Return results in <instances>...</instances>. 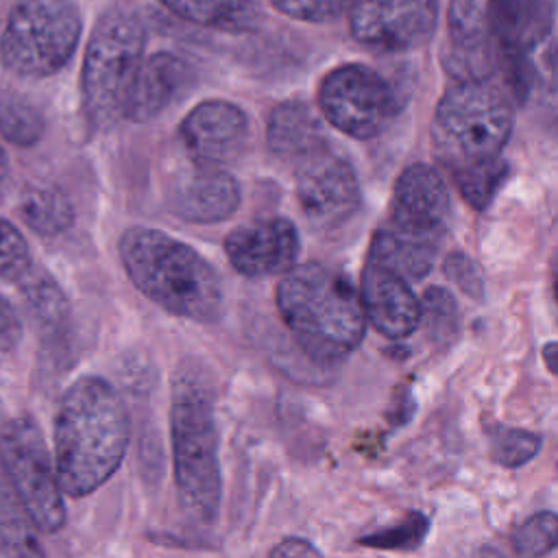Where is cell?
<instances>
[{"mask_svg": "<svg viewBox=\"0 0 558 558\" xmlns=\"http://www.w3.org/2000/svg\"><path fill=\"white\" fill-rule=\"evenodd\" d=\"M131 436L129 410L102 377H78L63 392L54 416V469L61 490L85 497L120 466Z\"/></svg>", "mask_w": 558, "mask_h": 558, "instance_id": "6da1fadb", "label": "cell"}, {"mask_svg": "<svg viewBox=\"0 0 558 558\" xmlns=\"http://www.w3.org/2000/svg\"><path fill=\"white\" fill-rule=\"evenodd\" d=\"M277 310L303 353L320 364L347 357L364 338L360 290L318 262L294 266L281 277Z\"/></svg>", "mask_w": 558, "mask_h": 558, "instance_id": "7a4b0ae2", "label": "cell"}, {"mask_svg": "<svg viewBox=\"0 0 558 558\" xmlns=\"http://www.w3.org/2000/svg\"><path fill=\"white\" fill-rule=\"evenodd\" d=\"M118 248L129 279L161 310L196 323L220 316V279L192 246L159 229L131 227Z\"/></svg>", "mask_w": 558, "mask_h": 558, "instance_id": "3957f363", "label": "cell"}, {"mask_svg": "<svg viewBox=\"0 0 558 558\" xmlns=\"http://www.w3.org/2000/svg\"><path fill=\"white\" fill-rule=\"evenodd\" d=\"M170 442L183 512L196 523H214L222 493L218 429L211 390L198 373L181 368L172 381Z\"/></svg>", "mask_w": 558, "mask_h": 558, "instance_id": "277c9868", "label": "cell"}, {"mask_svg": "<svg viewBox=\"0 0 558 558\" xmlns=\"http://www.w3.org/2000/svg\"><path fill=\"white\" fill-rule=\"evenodd\" d=\"M510 131L512 105L499 85L488 78L456 81L434 111V157L451 177L497 163Z\"/></svg>", "mask_w": 558, "mask_h": 558, "instance_id": "5b68a950", "label": "cell"}, {"mask_svg": "<svg viewBox=\"0 0 558 558\" xmlns=\"http://www.w3.org/2000/svg\"><path fill=\"white\" fill-rule=\"evenodd\" d=\"M146 31L133 9H107L89 37L81 89L87 118L105 126L124 113L133 78L142 65Z\"/></svg>", "mask_w": 558, "mask_h": 558, "instance_id": "8992f818", "label": "cell"}, {"mask_svg": "<svg viewBox=\"0 0 558 558\" xmlns=\"http://www.w3.org/2000/svg\"><path fill=\"white\" fill-rule=\"evenodd\" d=\"M81 11L74 0H20L7 17L0 57L20 76H50L76 50Z\"/></svg>", "mask_w": 558, "mask_h": 558, "instance_id": "52a82bcc", "label": "cell"}, {"mask_svg": "<svg viewBox=\"0 0 558 558\" xmlns=\"http://www.w3.org/2000/svg\"><path fill=\"white\" fill-rule=\"evenodd\" d=\"M0 464L37 530L46 534L59 532L65 523L63 490L41 429L31 416L4 423L0 432Z\"/></svg>", "mask_w": 558, "mask_h": 558, "instance_id": "ba28073f", "label": "cell"}, {"mask_svg": "<svg viewBox=\"0 0 558 558\" xmlns=\"http://www.w3.org/2000/svg\"><path fill=\"white\" fill-rule=\"evenodd\" d=\"M318 107L325 120L355 140L379 135L397 116L399 98L375 70L347 63L320 81Z\"/></svg>", "mask_w": 558, "mask_h": 558, "instance_id": "9c48e42d", "label": "cell"}, {"mask_svg": "<svg viewBox=\"0 0 558 558\" xmlns=\"http://www.w3.org/2000/svg\"><path fill=\"white\" fill-rule=\"evenodd\" d=\"M438 0H355L349 26L355 41L381 52L414 50L429 41Z\"/></svg>", "mask_w": 558, "mask_h": 558, "instance_id": "30bf717a", "label": "cell"}, {"mask_svg": "<svg viewBox=\"0 0 558 558\" xmlns=\"http://www.w3.org/2000/svg\"><path fill=\"white\" fill-rule=\"evenodd\" d=\"M296 198L312 227L333 229L360 205L355 170L344 157L323 146L299 161Z\"/></svg>", "mask_w": 558, "mask_h": 558, "instance_id": "8fae6325", "label": "cell"}, {"mask_svg": "<svg viewBox=\"0 0 558 558\" xmlns=\"http://www.w3.org/2000/svg\"><path fill=\"white\" fill-rule=\"evenodd\" d=\"M449 222V190L442 177L425 163L408 166L392 192L390 229L416 242L438 246Z\"/></svg>", "mask_w": 558, "mask_h": 558, "instance_id": "7c38bea8", "label": "cell"}, {"mask_svg": "<svg viewBox=\"0 0 558 558\" xmlns=\"http://www.w3.org/2000/svg\"><path fill=\"white\" fill-rule=\"evenodd\" d=\"M225 253L244 277L288 272L299 255V231L288 218H259L233 229L225 240Z\"/></svg>", "mask_w": 558, "mask_h": 558, "instance_id": "4fadbf2b", "label": "cell"}, {"mask_svg": "<svg viewBox=\"0 0 558 558\" xmlns=\"http://www.w3.org/2000/svg\"><path fill=\"white\" fill-rule=\"evenodd\" d=\"M179 133L183 148L194 163L220 168L244 150L248 120L233 102L205 100L185 116Z\"/></svg>", "mask_w": 558, "mask_h": 558, "instance_id": "5bb4252c", "label": "cell"}, {"mask_svg": "<svg viewBox=\"0 0 558 558\" xmlns=\"http://www.w3.org/2000/svg\"><path fill=\"white\" fill-rule=\"evenodd\" d=\"M445 70L456 81H486L499 63V50L490 31L486 2L451 0L449 39L442 52Z\"/></svg>", "mask_w": 558, "mask_h": 558, "instance_id": "9a60e30c", "label": "cell"}, {"mask_svg": "<svg viewBox=\"0 0 558 558\" xmlns=\"http://www.w3.org/2000/svg\"><path fill=\"white\" fill-rule=\"evenodd\" d=\"M360 299L366 320L386 338H408L421 323V301L397 270L366 257Z\"/></svg>", "mask_w": 558, "mask_h": 558, "instance_id": "2e32d148", "label": "cell"}, {"mask_svg": "<svg viewBox=\"0 0 558 558\" xmlns=\"http://www.w3.org/2000/svg\"><path fill=\"white\" fill-rule=\"evenodd\" d=\"M166 205L187 222H220L238 209L240 187L222 168L192 161L168 183Z\"/></svg>", "mask_w": 558, "mask_h": 558, "instance_id": "e0dca14e", "label": "cell"}, {"mask_svg": "<svg viewBox=\"0 0 558 558\" xmlns=\"http://www.w3.org/2000/svg\"><path fill=\"white\" fill-rule=\"evenodd\" d=\"M499 57H530L551 33L556 0H486Z\"/></svg>", "mask_w": 558, "mask_h": 558, "instance_id": "ac0fdd59", "label": "cell"}, {"mask_svg": "<svg viewBox=\"0 0 558 558\" xmlns=\"http://www.w3.org/2000/svg\"><path fill=\"white\" fill-rule=\"evenodd\" d=\"M190 70L183 59L170 52H155L142 61L126 105L124 116L133 122H148L157 118L185 87Z\"/></svg>", "mask_w": 558, "mask_h": 558, "instance_id": "d6986e66", "label": "cell"}, {"mask_svg": "<svg viewBox=\"0 0 558 558\" xmlns=\"http://www.w3.org/2000/svg\"><path fill=\"white\" fill-rule=\"evenodd\" d=\"M266 142L277 157L301 161L325 146V135L318 116L307 102L286 100L268 118Z\"/></svg>", "mask_w": 558, "mask_h": 558, "instance_id": "ffe728a7", "label": "cell"}, {"mask_svg": "<svg viewBox=\"0 0 558 558\" xmlns=\"http://www.w3.org/2000/svg\"><path fill=\"white\" fill-rule=\"evenodd\" d=\"M37 532L0 464V558H46Z\"/></svg>", "mask_w": 558, "mask_h": 558, "instance_id": "44dd1931", "label": "cell"}, {"mask_svg": "<svg viewBox=\"0 0 558 558\" xmlns=\"http://www.w3.org/2000/svg\"><path fill=\"white\" fill-rule=\"evenodd\" d=\"M177 17L229 33L255 26L259 11L255 0H159Z\"/></svg>", "mask_w": 558, "mask_h": 558, "instance_id": "7402d4cb", "label": "cell"}, {"mask_svg": "<svg viewBox=\"0 0 558 558\" xmlns=\"http://www.w3.org/2000/svg\"><path fill=\"white\" fill-rule=\"evenodd\" d=\"M436 248L434 244L399 235L392 229H379L371 240L368 259L386 264L410 281L423 279L432 270Z\"/></svg>", "mask_w": 558, "mask_h": 558, "instance_id": "603a6c76", "label": "cell"}, {"mask_svg": "<svg viewBox=\"0 0 558 558\" xmlns=\"http://www.w3.org/2000/svg\"><path fill=\"white\" fill-rule=\"evenodd\" d=\"M20 286L37 327L46 333H57L68 320V301L54 279L44 270H28Z\"/></svg>", "mask_w": 558, "mask_h": 558, "instance_id": "cb8c5ba5", "label": "cell"}, {"mask_svg": "<svg viewBox=\"0 0 558 558\" xmlns=\"http://www.w3.org/2000/svg\"><path fill=\"white\" fill-rule=\"evenodd\" d=\"M20 214L39 235H57L72 225L70 203L52 187L26 185L20 194Z\"/></svg>", "mask_w": 558, "mask_h": 558, "instance_id": "d4e9b609", "label": "cell"}, {"mask_svg": "<svg viewBox=\"0 0 558 558\" xmlns=\"http://www.w3.org/2000/svg\"><path fill=\"white\" fill-rule=\"evenodd\" d=\"M0 133L15 146H33L44 135V118L26 96L0 89Z\"/></svg>", "mask_w": 558, "mask_h": 558, "instance_id": "484cf974", "label": "cell"}, {"mask_svg": "<svg viewBox=\"0 0 558 558\" xmlns=\"http://www.w3.org/2000/svg\"><path fill=\"white\" fill-rule=\"evenodd\" d=\"M486 438H488L490 458L506 469L523 466L538 453L543 445L538 434L519 429V427L499 425V423H490L486 427Z\"/></svg>", "mask_w": 558, "mask_h": 558, "instance_id": "4316f807", "label": "cell"}, {"mask_svg": "<svg viewBox=\"0 0 558 558\" xmlns=\"http://www.w3.org/2000/svg\"><path fill=\"white\" fill-rule=\"evenodd\" d=\"M558 547V514L543 510L527 517L512 534L517 558H543Z\"/></svg>", "mask_w": 558, "mask_h": 558, "instance_id": "83f0119b", "label": "cell"}, {"mask_svg": "<svg viewBox=\"0 0 558 558\" xmlns=\"http://www.w3.org/2000/svg\"><path fill=\"white\" fill-rule=\"evenodd\" d=\"M421 320L429 340L451 342L458 331V305L445 288H427L421 301Z\"/></svg>", "mask_w": 558, "mask_h": 558, "instance_id": "f1b7e54d", "label": "cell"}, {"mask_svg": "<svg viewBox=\"0 0 558 558\" xmlns=\"http://www.w3.org/2000/svg\"><path fill=\"white\" fill-rule=\"evenodd\" d=\"M429 521L423 512H405L403 519L397 523L375 530L371 534L360 536V545L373 547V549H416L425 534H427Z\"/></svg>", "mask_w": 558, "mask_h": 558, "instance_id": "f546056e", "label": "cell"}, {"mask_svg": "<svg viewBox=\"0 0 558 558\" xmlns=\"http://www.w3.org/2000/svg\"><path fill=\"white\" fill-rule=\"evenodd\" d=\"M506 174H508V166L501 159V161L484 166V168H475V170L453 174L451 179H453L460 196L473 209H484V207L490 205L493 196L497 194V190L506 181Z\"/></svg>", "mask_w": 558, "mask_h": 558, "instance_id": "4dcf8cb0", "label": "cell"}, {"mask_svg": "<svg viewBox=\"0 0 558 558\" xmlns=\"http://www.w3.org/2000/svg\"><path fill=\"white\" fill-rule=\"evenodd\" d=\"M31 270L28 244L22 233L0 218V279H22Z\"/></svg>", "mask_w": 558, "mask_h": 558, "instance_id": "1f68e13d", "label": "cell"}, {"mask_svg": "<svg viewBox=\"0 0 558 558\" xmlns=\"http://www.w3.org/2000/svg\"><path fill=\"white\" fill-rule=\"evenodd\" d=\"M272 7L294 20L303 22H329L351 11L355 0H270Z\"/></svg>", "mask_w": 558, "mask_h": 558, "instance_id": "d6a6232c", "label": "cell"}, {"mask_svg": "<svg viewBox=\"0 0 558 558\" xmlns=\"http://www.w3.org/2000/svg\"><path fill=\"white\" fill-rule=\"evenodd\" d=\"M445 275L451 283H456L464 294L473 296V299H482L484 296V277L480 272V266L464 255L462 251L449 253L445 264Z\"/></svg>", "mask_w": 558, "mask_h": 558, "instance_id": "836d02e7", "label": "cell"}, {"mask_svg": "<svg viewBox=\"0 0 558 558\" xmlns=\"http://www.w3.org/2000/svg\"><path fill=\"white\" fill-rule=\"evenodd\" d=\"M20 338H22V320L15 307L4 296H0V355L13 351Z\"/></svg>", "mask_w": 558, "mask_h": 558, "instance_id": "e575fe53", "label": "cell"}, {"mask_svg": "<svg viewBox=\"0 0 558 558\" xmlns=\"http://www.w3.org/2000/svg\"><path fill=\"white\" fill-rule=\"evenodd\" d=\"M268 558H323L320 551L305 538H283L281 543H277L272 547V551L268 554Z\"/></svg>", "mask_w": 558, "mask_h": 558, "instance_id": "d590c367", "label": "cell"}, {"mask_svg": "<svg viewBox=\"0 0 558 558\" xmlns=\"http://www.w3.org/2000/svg\"><path fill=\"white\" fill-rule=\"evenodd\" d=\"M543 362L558 377V340L556 342H547L543 347Z\"/></svg>", "mask_w": 558, "mask_h": 558, "instance_id": "8d00e7d4", "label": "cell"}, {"mask_svg": "<svg viewBox=\"0 0 558 558\" xmlns=\"http://www.w3.org/2000/svg\"><path fill=\"white\" fill-rule=\"evenodd\" d=\"M4 174H7V159H4V153H2V148H0V183H2Z\"/></svg>", "mask_w": 558, "mask_h": 558, "instance_id": "74e56055", "label": "cell"}, {"mask_svg": "<svg viewBox=\"0 0 558 558\" xmlns=\"http://www.w3.org/2000/svg\"><path fill=\"white\" fill-rule=\"evenodd\" d=\"M554 292L558 299V253H556V262H554Z\"/></svg>", "mask_w": 558, "mask_h": 558, "instance_id": "f35d334b", "label": "cell"}]
</instances>
